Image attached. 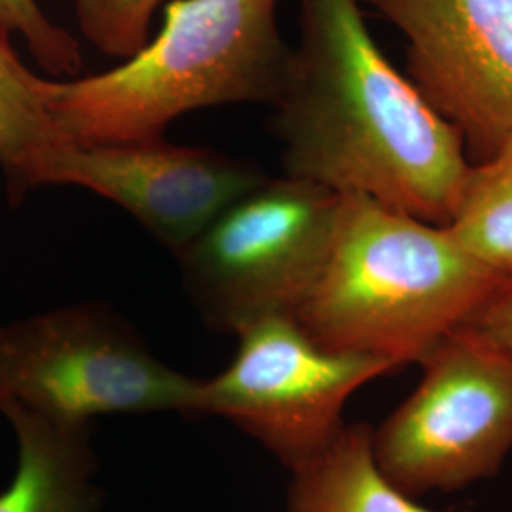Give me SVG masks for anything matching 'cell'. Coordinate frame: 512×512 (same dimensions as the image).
Here are the masks:
<instances>
[{
	"instance_id": "obj_14",
	"label": "cell",
	"mask_w": 512,
	"mask_h": 512,
	"mask_svg": "<svg viewBox=\"0 0 512 512\" xmlns=\"http://www.w3.org/2000/svg\"><path fill=\"white\" fill-rule=\"evenodd\" d=\"M162 0H74L84 38L109 57L129 59L150 40V23Z\"/></svg>"
},
{
	"instance_id": "obj_6",
	"label": "cell",
	"mask_w": 512,
	"mask_h": 512,
	"mask_svg": "<svg viewBox=\"0 0 512 512\" xmlns=\"http://www.w3.org/2000/svg\"><path fill=\"white\" fill-rule=\"evenodd\" d=\"M420 366V384L372 427L378 469L416 499L497 475L512 452V351L459 329Z\"/></svg>"
},
{
	"instance_id": "obj_4",
	"label": "cell",
	"mask_w": 512,
	"mask_h": 512,
	"mask_svg": "<svg viewBox=\"0 0 512 512\" xmlns=\"http://www.w3.org/2000/svg\"><path fill=\"white\" fill-rule=\"evenodd\" d=\"M200 380L162 363L103 302L42 311L0 327V408L88 427L110 414H194Z\"/></svg>"
},
{
	"instance_id": "obj_3",
	"label": "cell",
	"mask_w": 512,
	"mask_h": 512,
	"mask_svg": "<svg viewBox=\"0 0 512 512\" xmlns=\"http://www.w3.org/2000/svg\"><path fill=\"white\" fill-rule=\"evenodd\" d=\"M275 10L277 0H171L160 35L126 63L67 82L44 78V101L78 145L164 137L203 107H274L293 61Z\"/></svg>"
},
{
	"instance_id": "obj_5",
	"label": "cell",
	"mask_w": 512,
	"mask_h": 512,
	"mask_svg": "<svg viewBox=\"0 0 512 512\" xmlns=\"http://www.w3.org/2000/svg\"><path fill=\"white\" fill-rule=\"evenodd\" d=\"M342 194L302 177H266L179 253L184 289L203 321L245 329L294 315L330 255Z\"/></svg>"
},
{
	"instance_id": "obj_2",
	"label": "cell",
	"mask_w": 512,
	"mask_h": 512,
	"mask_svg": "<svg viewBox=\"0 0 512 512\" xmlns=\"http://www.w3.org/2000/svg\"><path fill=\"white\" fill-rule=\"evenodd\" d=\"M503 279L446 226L344 192L329 258L294 319L321 348L399 370L420 365Z\"/></svg>"
},
{
	"instance_id": "obj_16",
	"label": "cell",
	"mask_w": 512,
	"mask_h": 512,
	"mask_svg": "<svg viewBox=\"0 0 512 512\" xmlns=\"http://www.w3.org/2000/svg\"><path fill=\"white\" fill-rule=\"evenodd\" d=\"M497 348L512 351V275L505 277L486 302L461 327Z\"/></svg>"
},
{
	"instance_id": "obj_11",
	"label": "cell",
	"mask_w": 512,
	"mask_h": 512,
	"mask_svg": "<svg viewBox=\"0 0 512 512\" xmlns=\"http://www.w3.org/2000/svg\"><path fill=\"white\" fill-rule=\"evenodd\" d=\"M42 80L23 65L0 23V169L12 202L52 186L59 158L73 145L44 101Z\"/></svg>"
},
{
	"instance_id": "obj_13",
	"label": "cell",
	"mask_w": 512,
	"mask_h": 512,
	"mask_svg": "<svg viewBox=\"0 0 512 512\" xmlns=\"http://www.w3.org/2000/svg\"><path fill=\"white\" fill-rule=\"evenodd\" d=\"M446 228L486 268L512 275V135L471 162Z\"/></svg>"
},
{
	"instance_id": "obj_8",
	"label": "cell",
	"mask_w": 512,
	"mask_h": 512,
	"mask_svg": "<svg viewBox=\"0 0 512 512\" xmlns=\"http://www.w3.org/2000/svg\"><path fill=\"white\" fill-rule=\"evenodd\" d=\"M406 38V73L471 162L512 135V0H361Z\"/></svg>"
},
{
	"instance_id": "obj_12",
	"label": "cell",
	"mask_w": 512,
	"mask_h": 512,
	"mask_svg": "<svg viewBox=\"0 0 512 512\" xmlns=\"http://www.w3.org/2000/svg\"><path fill=\"white\" fill-rule=\"evenodd\" d=\"M370 435L368 423L346 425L327 450L291 471L287 512H435L385 478Z\"/></svg>"
},
{
	"instance_id": "obj_15",
	"label": "cell",
	"mask_w": 512,
	"mask_h": 512,
	"mask_svg": "<svg viewBox=\"0 0 512 512\" xmlns=\"http://www.w3.org/2000/svg\"><path fill=\"white\" fill-rule=\"evenodd\" d=\"M0 23L27 42L38 65L55 76L76 74L82 65L78 40L48 18L37 0H0Z\"/></svg>"
},
{
	"instance_id": "obj_7",
	"label": "cell",
	"mask_w": 512,
	"mask_h": 512,
	"mask_svg": "<svg viewBox=\"0 0 512 512\" xmlns=\"http://www.w3.org/2000/svg\"><path fill=\"white\" fill-rule=\"evenodd\" d=\"M238 336L232 363L200 380L194 414L232 421L291 471L342 433L344 408L363 385L397 370L376 357L321 348L294 315L262 317Z\"/></svg>"
},
{
	"instance_id": "obj_10",
	"label": "cell",
	"mask_w": 512,
	"mask_h": 512,
	"mask_svg": "<svg viewBox=\"0 0 512 512\" xmlns=\"http://www.w3.org/2000/svg\"><path fill=\"white\" fill-rule=\"evenodd\" d=\"M0 412L18 440V469L0 494V512L95 511V456L88 427L48 420L16 404Z\"/></svg>"
},
{
	"instance_id": "obj_1",
	"label": "cell",
	"mask_w": 512,
	"mask_h": 512,
	"mask_svg": "<svg viewBox=\"0 0 512 512\" xmlns=\"http://www.w3.org/2000/svg\"><path fill=\"white\" fill-rule=\"evenodd\" d=\"M300 42L274 103L287 175L446 226L471 158L458 129L378 48L361 0H298Z\"/></svg>"
},
{
	"instance_id": "obj_9",
	"label": "cell",
	"mask_w": 512,
	"mask_h": 512,
	"mask_svg": "<svg viewBox=\"0 0 512 512\" xmlns=\"http://www.w3.org/2000/svg\"><path fill=\"white\" fill-rule=\"evenodd\" d=\"M266 177L247 160L154 137L73 143L59 158L54 184L80 186L120 205L179 255L230 203Z\"/></svg>"
}]
</instances>
